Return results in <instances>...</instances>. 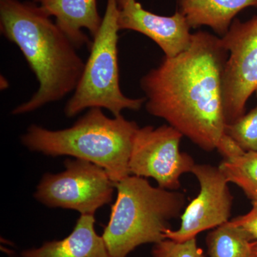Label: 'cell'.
<instances>
[{
    "instance_id": "1",
    "label": "cell",
    "mask_w": 257,
    "mask_h": 257,
    "mask_svg": "<svg viewBox=\"0 0 257 257\" xmlns=\"http://www.w3.org/2000/svg\"><path fill=\"white\" fill-rule=\"evenodd\" d=\"M227 51L208 32L192 34L188 48L164 57L140 79L149 114L163 119L204 151L224 134L223 77Z\"/></svg>"
},
{
    "instance_id": "2",
    "label": "cell",
    "mask_w": 257,
    "mask_h": 257,
    "mask_svg": "<svg viewBox=\"0 0 257 257\" xmlns=\"http://www.w3.org/2000/svg\"><path fill=\"white\" fill-rule=\"evenodd\" d=\"M0 30L20 48L39 82L37 92L12 114H28L74 92L85 62L39 5L0 0Z\"/></svg>"
},
{
    "instance_id": "3",
    "label": "cell",
    "mask_w": 257,
    "mask_h": 257,
    "mask_svg": "<svg viewBox=\"0 0 257 257\" xmlns=\"http://www.w3.org/2000/svg\"><path fill=\"white\" fill-rule=\"evenodd\" d=\"M139 128L137 122L121 114L108 117L101 108L94 107L64 130L32 124L21 143L30 151L47 156L67 155L92 162L117 183L130 175V157Z\"/></svg>"
},
{
    "instance_id": "4",
    "label": "cell",
    "mask_w": 257,
    "mask_h": 257,
    "mask_svg": "<svg viewBox=\"0 0 257 257\" xmlns=\"http://www.w3.org/2000/svg\"><path fill=\"white\" fill-rule=\"evenodd\" d=\"M115 188L117 197L102 234L111 257H126L140 245L166 239L170 221L185 205L183 193L153 187L138 176H128Z\"/></svg>"
},
{
    "instance_id": "5",
    "label": "cell",
    "mask_w": 257,
    "mask_h": 257,
    "mask_svg": "<svg viewBox=\"0 0 257 257\" xmlns=\"http://www.w3.org/2000/svg\"><path fill=\"white\" fill-rule=\"evenodd\" d=\"M117 0H106L105 13L97 35L93 38L90 54L73 94L64 106L67 117H74L86 109L101 108L114 116L123 111H138L145 98L124 95L119 84Z\"/></svg>"
},
{
    "instance_id": "6",
    "label": "cell",
    "mask_w": 257,
    "mask_h": 257,
    "mask_svg": "<svg viewBox=\"0 0 257 257\" xmlns=\"http://www.w3.org/2000/svg\"><path fill=\"white\" fill-rule=\"evenodd\" d=\"M64 166L60 173L43 176L34 195L38 202L92 215L111 202L115 183L104 169L80 159L67 160Z\"/></svg>"
},
{
    "instance_id": "7",
    "label": "cell",
    "mask_w": 257,
    "mask_h": 257,
    "mask_svg": "<svg viewBox=\"0 0 257 257\" xmlns=\"http://www.w3.org/2000/svg\"><path fill=\"white\" fill-rule=\"evenodd\" d=\"M227 51L223 77L226 124L245 114L246 103L257 91V15L247 21L235 18L221 37Z\"/></svg>"
},
{
    "instance_id": "8",
    "label": "cell",
    "mask_w": 257,
    "mask_h": 257,
    "mask_svg": "<svg viewBox=\"0 0 257 257\" xmlns=\"http://www.w3.org/2000/svg\"><path fill=\"white\" fill-rule=\"evenodd\" d=\"M178 130L169 124L155 128H139L130 160V175L151 177L159 187L175 191L181 187L180 178L192 172L196 165L192 156L180 151L183 138Z\"/></svg>"
},
{
    "instance_id": "9",
    "label": "cell",
    "mask_w": 257,
    "mask_h": 257,
    "mask_svg": "<svg viewBox=\"0 0 257 257\" xmlns=\"http://www.w3.org/2000/svg\"><path fill=\"white\" fill-rule=\"evenodd\" d=\"M195 176L200 192L181 216L182 222L177 230L168 229L165 239L184 242L206 230L214 229L229 221L233 204L227 179L219 167L196 164L192 172Z\"/></svg>"
},
{
    "instance_id": "10",
    "label": "cell",
    "mask_w": 257,
    "mask_h": 257,
    "mask_svg": "<svg viewBox=\"0 0 257 257\" xmlns=\"http://www.w3.org/2000/svg\"><path fill=\"white\" fill-rule=\"evenodd\" d=\"M117 5L119 30H132L149 37L160 47L165 57H175L190 45V26L179 11L172 16L154 14L137 0H117Z\"/></svg>"
},
{
    "instance_id": "11",
    "label": "cell",
    "mask_w": 257,
    "mask_h": 257,
    "mask_svg": "<svg viewBox=\"0 0 257 257\" xmlns=\"http://www.w3.org/2000/svg\"><path fill=\"white\" fill-rule=\"evenodd\" d=\"M40 10L55 17L56 24L77 48L90 49L92 41L82 32L85 29L92 38L97 35L103 18L98 13L96 0H41Z\"/></svg>"
},
{
    "instance_id": "12",
    "label": "cell",
    "mask_w": 257,
    "mask_h": 257,
    "mask_svg": "<svg viewBox=\"0 0 257 257\" xmlns=\"http://www.w3.org/2000/svg\"><path fill=\"white\" fill-rule=\"evenodd\" d=\"M92 214H81L73 231L59 241H47L40 248L25 250L22 257H111L103 239L96 232Z\"/></svg>"
},
{
    "instance_id": "13",
    "label": "cell",
    "mask_w": 257,
    "mask_h": 257,
    "mask_svg": "<svg viewBox=\"0 0 257 257\" xmlns=\"http://www.w3.org/2000/svg\"><path fill=\"white\" fill-rule=\"evenodd\" d=\"M257 8V0H179V13L191 29L209 27L224 36L235 17L246 8Z\"/></svg>"
},
{
    "instance_id": "14",
    "label": "cell",
    "mask_w": 257,
    "mask_h": 257,
    "mask_svg": "<svg viewBox=\"0 0 257 257\" xmlns=\"http://www.w3.org/2000/svg\"><path fill=\"white\" fill-rule=\"evenodd\" d=\"M206 243L210 257H251L256 245L250 235L231 220L210 231Z\"/></svg>"
},
{
    "instance_id": "15",
    "label": "cell",
    "mask_w": 257,
    "mask_h": 257,
    "mask_svg": "<svg viewBox=\"0 0 257 257\" xmlns=\"http://www.w3.org/2000/svg\"><path fill=\"white\" fill-rule=\"evenodd\" d=\"M219 167L229 183L241 188L251 202L257 201V152L224 160Z\"/></svg>"
},
{
    "instance_id": "16",
    "label": "cell",
    "mask_w": 257,
    "mask_h": 257,
    "mask_svg": "<svg viewBox=\"0 0 257 257\" xmlns=\"http://www.w3.org/2000/svg\"><path fill=\"white\" fill-rule=\"evenodd\" d=\"M224 133L245 152H257V105L234 122L226 124Z\"/></svg>"
},
{
    "instance_id": "17",
    "label": "cell",
    "mask_w": 257,
    "mask_h": 257,
    "mask_svg": "<svg viewBox=\"0 0 257 257\" xmlns=\"http://www.w3.org/2000/svg\"><path fill=\"white\" fill-rule=\"evenodd\" d=\"M152 254V257H204L196 238L184 242L166 239L155 243Z\"/></svg>"
},
{
    "instance_id": "18",
    "label": "cell",
    "mask_w": 257,
    "mask_h": 257,
    "mask_svg": "<svg viewBox=\"0 0 257 257\" xmlns=\"http://www.w3.org/2000/svg\"><path fill=\"white\" fill-rule=\"evenodd\" d=\"M251 210L243 215L236 216L231 221L244 229L257 244V201L251 202Z\"/></svg>"
},
{
    "instance_id": "19",
    "label": "cell",
    "mask_w": 257,
    "mask_h": 257,
    "mask_svg": "<svg viewBox=\"0 0 257 257\" xmlns=\"http://www.w3.org/2000/svg\"><path fill=\"white\" fill-rule=\"evenodd\" d=\"M216 150H217L221 156L224 157V160L234 158L245 152L232 138L225 133L219 140Z\"/></svg>"
},
{
    "instance_id": "20",
    "label": "cell",
    "mask_w": 257,
    "mask_h": 257,
    "mask_svg": "<svg viewBox=\"0 0 257 257\" xmlns=\"http://www.w3.org/2000/svg\"><path fill=\"white\" fill-rule=\"evenodd\" d=\"M251 257H257V244L255 245L254 248L253 250L252 255Z\"/></svg>"
},
{
    "instance_id": "21",
    "label": "cell",
    "mask_w": 257,
    "mask_h": 257,
    "mask_svg": "<svg viewBox=\"0 0 257 257\" xmlns=\"http://www.w3.org/2000/svg\"><path fill=\"white\" fill-rule=\"evenodd\" d=\"M41 1V0H35V2H37V3H39V2Z\"/></svg>"
},
{
    "instance_id": "22",
    "label": "cell",
    "mask_w": 257,
    "mask_h": 257,
    "mask_svg": "<svg viewBox=\"0 0 257 257\" xmlns=\"http://www.w3.org/2000/svg\"><path fill=\"white\" fill-rule=\"evenodd\" d=\"M256 96H257V91H256Z\"/></svg>"
},
{
    "instance_id": "23",
    "label": "cell",
    "mask_w": 257,
    "mask_h": 257,
    "mask_svg": "<svg viewBox=\"0 0 257 257\" xmlns=\"http://www.w3.org/2000/svg\"></svg>"
}]
</instances>
